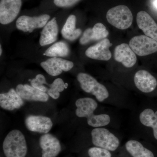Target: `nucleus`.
Masks as SVG:
<instances>
[{
	"label": "nucleus",
	"mask_w": 157,
	"mask_h": 157,
	"mask_svg": "<svg viewBox=\"0 0 157 157\" xmlns=\"http://www.w3.org/2000/svg\"><path fill=\"white\" fill-rule=\"evenodd\" d=\"M3 150L6 157H25L28 147L22 132L17 129L9 132L3 141Z\"/></svg>",
	"instance_id": "1"
},
{
	"label": "nucleus",
	"mask_w": 157,
	"mask_h": 157,
	"mask_svg": "<svg viewBox=\"0 0 157 157\" xmlns=\"http://www.w3.org/2000/svg\"><path fill=\"white\" fill-rule=\"evenodd\" d=\"M77 78L82 89L85 92L94 96L99 102H103L109 98V92L106 87L89 74L79 73Z\"/></svg>",
	"instance_id": "2"
},
{
	"label": "nucleus",
	"mask_w": 157,
	"mask_h": 157,
	"mask_svg": "<svg viewBox=\"0 0 157 157\" xmlns=\"http://www.w3.org/2000/svg\"><path fill=\"white\" fill-rule=\"evenodd\" d=\"M107 19L110 25L121 30H125L132 25L133 15L127 6L121 5L109 9L107 13Z\"/></svg>",
	"instance_id": "3"
},
{
	"label": "nucleus",
	"mask_w": 157,
	"mask_h": 157,
	"mask_svg": "<svg viewBox=\"0 0 157 157\" xmlns=\"http://www.w3.org/2000/svg\"><path fill=\"white\" fill-rule=\"evenodd\" d=\"M92 141L97 147L114 151L119 146L120 140L115 135L104 128H97L91 132Z\"/></svg>",
	"instance_id": "4"
},
{
	"label": "nucleus",
	"mask_w": 157,
	"mask_h": 157,
	"mask_svg": "<svg viewBox=\"0 0 157 157\" xmlns=\"http://www.w3.org/2000/svg\"><path fill=\"white\" fill-rule=\"evenodd\" d=\"M129 45L134 52L140 56H146L157 52V41L144 35L132 38Z\"/></svg>",
	"instance_id": "5"
},
{
	"label": "nucleus",
	"mask_w": 157,
	"mask_h": 157,
	"mask_svg": "<svg viewBox=\"0 0 157 157\" xmlns=\"http://www.w3.org/2000/svg\"><path fill=\"white\" fill-rule=\"evenodd\" d=\"M22 6L21 0H1L0 23L3 25L14 21L19 14Z\"/></svg>",
	"instance_id": "6"
},
{
	"label": "nucleus",
	"mask_w": 157,
	"mask_h": 157,
	"mask_svg": "<svg viewBox=\"0 0 157 157\" xmlns=\"http://www.w3.org/2000/svg\"><path fill=\"white\" fill-rule=\"evenodd\" d=\"M50 17V16L47 14L35 17L22 15L16 21V27L23 32L32 33L36 29L44 28L48 22Z\"/></svg>",
	"instance_id": "7"
},
{
	"label": "nucleus",
	"mask_w": 157,
	"mask_h": 157,
	"mask_svg": "<svg viewBox=\"0 0 157 157\" xmlns=\"http://www.w3.org/2000/svg\"><path fill=\"white\" fill-rule=\"evenodd\" d=\"M40 65L46 73L53 76H59L63 72H68L74 67L73 62L58 57L48 59Z\"/></svg>",
	"instance_id": "8"
},
{
	"label": "nucleus",
	"mask_w": 157,
	"mask_h": 157,
	"mask_svg": "<svg viewBox=\"0 0 157 157\" xmlns=\"http://www.w3.org/2000/svg\"><path fill=\"white\" fill-rule=\"evenodd\" d=\"M25 124L29 131L37 133L47 134L53 126L49 117L41 115H29L25 120Z\"/></svg>",
	"instance_id": "9"
},
{
	"label": "nucleus",
	"mask_w": 157,
	"mask_h": 157,
	"mask_svg": "<svg viewBox=\"0 0 157 157\" xmlns=\"http://www.w3.org/2000/svg\"><path fill=\"white\" fill-rule=\"evenodd\" d=\"M112 45L109 39H104L96 45L89 47L86 51V55L93 59L109 60L112 57V54L109 48Z\"/></svg>",
	"instance_id": "10"
},
{
	"label": "nucleus",
	"mask_w": 157,
	"mask_h": 157,
	"mask_svg": "<svg viewBox=\"0 0 157 157\" xmlns=\"http://www.w3.org/2000/svg\"><path fill=\"white\" fill-rule=\"evenodd\" d=\"M39 144L42 149V157H56L61 151L58 138L48 133L40 137Z\"/></svg>",
	"instance_id": "11"
},
{
	"label": "nucleus",
	"mask_w": 157,
	"mask_h": 157,
	"mask_svg": "<svg viewBox=\"0 0 157 157\" xmlns=\"http://www.w3.org/2000/svg\"><path fill=\"white\" fill-rule=\"evenodd\" d=\"M134 82L136 87L144 93L152 92L157 86V79L145 70H140L135 73Z\"/></svg>",
	"instance_id": "12"
},
{
	"label": "nucleus",
	"mask_w": 157,
	"mask_h": 157,
	"mask_svg": "<svg viewBox=\"0 0 157 157\" xmlns=\"http://www.w3.org/2000/svg\"><path fill=\"white\" fill-rule=\"evenodd\" d=\"M137 23L147 36L157 41V24L154 20L146 11H140L137 13Z\"/></svg>",
	"instance_id": "13"
},
{
	"label": "nucleus",
	"mask_w": 157,
	"mask_h": 157,
	"mask_svg": "<svg viewBox=\"0 0 157 157\" xmlns=\"http://www.w3.org/2000/svg\"><path fill=\"white\" fill-rule=\"evenodd\" d=\"M114 56L116 61L121 63L127 68L132 67L137 62L136 54L126 43H122L115 47Z\"/></svg>",
	"instance_id": "14"
},
{
	"label": "nucleus",
	"mask_w": 157,
	"mask_h": 157,
	"mask_svg": "<svg viewBox=\"0 0 157 157\" xmlns=\"http://www.w3.org/2000/svg\"><path fill=\"white\" fill-rule=\"evenodd\" d=\"M77 108L76 114L80 118H86L87 122L90 121L95 117L94 112L98 107V103L92 98H81L76 100L75 103Z\"/></svg>",
	"instance_id": "15"
},
{
	"label": "nucleus",
	"mask_w": 157,
	"mask_h": 157,
	"mask_svg": "<svg viewBox=\"0 0 157 157\" xmlns=\"http://www.w3.org/2000/svg\"><path fill=\"white\" fill-rule=\"evenodd\" d=\"M16 91L21 98L25 101L45 102L49 99L48 94L28 84L18 85Z\"/></svg>",
	"instance_id": "16"
},
{
	"label": "nucleus",
	"mask_w": 157,
	"mask_h": 157,
	"mask_svg": "<svg viewBox=\"0 0 157 157\" xmlns=\"http://www.w3.org/2000/svg\"><path fill=\"white\" fill-rule=\"evenodd\" d=\"M109 32L101 23L96 24L93 28L86 29L79 40L82 45H85L92 41H98L108 36Z\"/></svg>",
	"instance_id": "17"
},
{
	"label": "nucleus",
	"mask_w": 157,
	"mask_h": 157,
	"mask_svg": "<svg viewBox=\"0 0 157 157\" xmlns=\"http://www.w3.org/2000/svg\"><path fill=\"white\" fill-rule=\"evenodd\" d=\"M23 104V100L14 89L0 94V106L3 109L12 111L20 108Z\"/></svg>",
	"instance_id": "18"
},
{
	"label": "nucleus",
	"mask_w": 157,
	"mask_h": 157,
	"mask_svg": "<svg viewBox=\"0 0 157 157\" xmlns=\"http://www.w3.org/2000/svg\"><path fill=\"white\" fill-rule=\"evenodd\" d=\"M58 25L56 17L48 21L41 33L39 44L42 46L50 45L56 41L58 35Z\"/></svg>",
	"instance_id": "19"
},
{
	"label": "nucleus",
	"mask_w": 157,
	"mask_h": 157,
	"mask_svg": "<svg viewBox=\"0 0 157 157\" xmlns=\"http://www.w3.org/2000/svg\"><path fill=\"white\" fill-rule=\"evenodd\" d=\"M76 21L75 15H70L68 17L61 31L62 36L65 39L74 41L81 35V29H76Z\"/></svg>",
	"instance_id": "20"
},
{
	"label": "nucleus",
	"mask_w": 157,
	"mask_h": 157,
	"mask_svg": "<svg viewBox=\"0 0 157 157\" xmlns=\"http://www.w3.org/2000/svg\"><path fill=\"white\" fill-rule=\"evenodd\" d=\"M127 151L132 157H155L150 150L137 140H131L127 141L125 144Z\"/></svg>",
	"instance_id": "21"
},
{
	"label": "nucleus",
	"mask_w": 157,
	"mask_h": 157,
	"mask_svg": "<svg viewBox=\"0 0 157 157\" xmlns=\"http://www.w3.org/2000/svg\"><path fill=\"white\" fill-rule=\"evenodd\" d=\"M139 120L143 125L152 128L154 136L157 140V111L155 112L150 108L144 109L140 113Z\"/></svg>",
	"instance_id": "22"
},
{
	"label": "nucleus",
	"mask_w": 157,
	"mask_h": 157,
	"mask_svg": "<svg viewBox=\"0 0 157 157\" xmlns=\"http://www.w3.org/2000/svg\"><path fill=\"white\" fill-rule=\"evenodd\" d=\"M70 53V48L66 42L60 41L50 46L43 54L45 56L52 57H64Z\"/></svg>",
	"instance_id": "23"
},
{
	"label": "nucleus",
	"mask_w": 157,
	"mask_h": 157,
	"mask_svg": "<svg viewBox=\"0 0 157 157\" xmlns=\"http://www.w3.org/2000/svg\"><path fill=\"white\" fill-rule=\"evenodd\" d=\"M66 87L63 80L61 78H57L49 85V88L47 91L48 94L52 98L56 100L59 97L60 93L63 92Z\"/></svg>",
	"instance_id": "24"
},
{
	"label": "nucleus",
	"mask_w": 157,
	"mask_h": 157,
	"mask_svg": "<svg viewBox=\"0 0 157 157\" xmlns=\"http://www.w3.org/2000/svg\"><path fill=\"white\" fill-rule=\"evenodd\" d=\"M88 153L90 157H111L109 151L97 147L90 148Z\"/></svg>",
	"instance_id": "25"
},
{
	"label": "nucleus",
	"mask_w": 157,
	"mask_h": 157,
	"mask_svg": "<svg viewBox=\"0 0 157 157\" xmlns=\"http://www.w3.org/2000/svg\"><path fill=\"white\" fill-rule=\"evenodd\" d=\"M80 0H54L56 6L61 8L71 7L78 2Z\"/></svg>",
	"instance_id": "26"
},
{
	"label": "nucleus",
	"mask_w": 157,
	"mask_h": 157,
	"mask_svg": "<svg viewBox=\"0 0 157 157\" xmlns=\"http://www.w3.org/2000/svg\"><path fill=\"white\" fill-rule=\"evenodd\" d=\"M31 84L33 87L45 93L48 91V89L45 87L44 85L39 82L36 78H33L31 80Z\"/></svg>",
	"instance_id": "27"
},
{
	"label": "nucleus",
	"mask_w": 157,
	"mask_h": 157,
	"mask_svg": "<svg viewBox=\"0 0 157 157\" xmlns=\"http://www.w3.org/2000/svg\"><path fill=\"white\" fill-rule=\"evenodd\" d=\"M36 79L42 84H47L45 77L42 74H38L36 77Z\"/></svg>",
	"instance_id": "28"
},
{
	"label": "nucleus",
	"mask_w": 157,
	"mask_h": 157,
	"mask_svg": "<svg viewBox=\"0 0 157 157\" xmlns=\"http://www.w3.org/2000/svg\"><path fill=\"white\" fill-rule=\"evenodd\" d=\"M153 4L155 8L157 10V0H154Z\"/></svg>",
	"instance_id": "29"
},
{
	"label": "nucleus",
	"mask_w": 157,
	"mask_h": 157,
	"mask_svg": "<svg viewBox=\"0 0 157 157\" xmlns=\"http://www.w3.org/2000/svg\"><path fill=\"white\" fill-rule=\"evenodd\" d=\"M0 50H1V51H0V55H2V45H1V46H0Z\"/></svg>",
	"instance_id": "30"
}]
</instances>
